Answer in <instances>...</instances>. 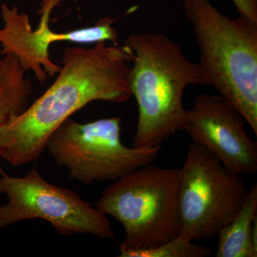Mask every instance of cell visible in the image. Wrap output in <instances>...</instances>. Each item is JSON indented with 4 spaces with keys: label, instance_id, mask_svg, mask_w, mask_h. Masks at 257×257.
Wrapping results in <instances>:
<instances>
[{
    "label": "cell",
    "instance_id": "1",
    "mask_svg": "<svg viewBox=\"0 0 257 257\" xmlns=\"http://www.w3.org/2000/svg\"><path fill=\"white\" fill-rule=\"evenodd\" d=\"M133 52L126 45L64 51L58 77L30 107L13 114L0 128V158L13 167L34 162L46 150L52 134L71 115L94 101L123 103L133 96L130 85Z\"/></svg>",
    "mask_w": 257,
    "mask_h": 257
},
{
    "label": "cell",
    "instance_id": "2",
    "mask_svg": "<svg viewBox=\"0 0 257 257\" xmlns=\"http://www.w3.org/2000/svg\"><path fill=\"white\" fill-rule=\"evenodd\" d=\"M124 45L133 52L130 85L138 106L133 147L162 146L172 135L185 130L186 88L208 85L207 76L200 64L189 60L178 44L164 34H133Z\"/></svg>",
    "mask_w": 257,
    "mask_h": 257
},
{
    "label": "cell",
    "instance_id": "3",
    "mask_svg": "<svg viewBox=\"0 0 257 257\" xmlns=\"http://www.w3.org/2000/svg\"><path fill=\"white\" fill-rule=\"evenodd\" d=\"M208 85L242 114L257 135V25L231 19L209 0H183Z\"/></svg>",
    "mask_w": 257,
    "mask_h": 257
},
{
    "label": "cell",
    "instance_id": "4",
    "mask_svg": "<svg viewBox=\"0 0 257 257\" xmlns=\"http://www.w3.org/2000/svg\"><path fill=\"white\" fill-rule=\"evenodd\" d=\"M179 169L150 165L133 171L106 188L96 203L125 231L119 254L150 249L179 234Z\"/></svg>",
    "mask_w": 257,
    "mask_h": 257
},
{
    "label": "cell",
    "instance_id": "5",
    "mask_svg": "<svg viewBox=\"0 0 257 257\" xmlns=\"http://www.w3.org/2000/svg\"><path fill=\"white\" fill-rule=\"evenodd\" d=\"M248 191L241 178L198 144L179 169V234L192 241L217 236L242 207Z\"/></svg>",
    "mask_w": 257,
    "mask_h": 257
},
{
    "label": "cell",
    "instance_id": "6",
    "mask_svg": "<svg viewBox=\"0 0 257 257\" xmlns=\"http://www.w3.org/2000/svg\"><path fill=\"white\" fill-rule=\"evenodd\" d=\"M121 119L106 118L80 124L67 119L47 143L57 163L71 178L86 184L116 181L157 158L162 146L126 147L121 140Z\"/></svg>",
    "mask_w": 257,
    "mask_h": 257
},
{
    "label": "cell",
    "instance_id": "7",
    "mask_svg": "<svg viewBox=\"0 0 257 257\" xmlns=\"http://www.w3.org/2000/svg\"><path fill=\"white\" fill-rule=\"evenodd\" d=\"M0 194H6L8 199L0 205V228L41 219L61 235L88 234L114 240L105 214L74 191L47 182L35 167L23 177L2 174Z\"/></svg>",
    "mask_w": 257,
    "mask_h": 257
},
{
    "label": "cell",
    "instance_id": "8",
    "mask_svg": "<svg viewBox=\"0 0 257 257\" xmlns=\"http://www.w3.org/2000/svg\"><path fill=\"white\" fill-rule=\"evenodd\" d=\"M62 0H42L39 14L40 23L34 30L26 13H20L18 7L10 8L1 5V15L4 27L0 29V45L3 47L0 55L13 54L16 56L25 72L32 71L40 83L47 77H53L60 72L61 67L50 59L51 44L69 42L77 44H96L111 41L118 45L117 32L113 28L114 19L101 18L89 28L67 32H55L50 29L51 14Z\"/></svg>",
    "mask_w": 257,
    "mask_h": 257
},
{
    "label": "cell",
    "instance_id": "9",
    "mask_svg": "<svg viewBox=\"0 0 257 257\" xmlns=\"http://www.w3.org/2000/svg\"><path fill=\"white\" fill-rule=\"evenodd\" d=\"M185 130L192 139L239 176L257 172V144L245 130L246 119L221 95L199 94L187 110Z\"/></svg>",
    "mask_w": 257,
    "mask_h": 257
},
{
    "label": "cell",
    "instance_id": "10",
    "mask_svg": "<svg viewBox=\"0 0 257 257\" xmlns=\"http://www.w3.org/2000/svg\"><path fill=\"white\" fill-rule=\"evenodd\" d=\"M257 219V184L248 191L242 207L232 221L221 230L216 257H256L251 236Z\"/></svg>",
    "mask_w": 257,
    "mask_h": 257
},
{
    "label": "cell",
    "instance_id": "11",
    "mask_svg": "<svg viewBox=\"0 0 257 257\" xmlns=\"http://www.w3.org/2000/svg\"><path fill=\"white\" fill-rule=\"evenodd\" d=\"M25 72L13 54H7L0 60V128L11 115L20 114L28 108L32 83ZM0 173H4L1 167Z\"/></svg>",
    "mask_w": 257,
    "mask_h": 257
},
{
    "label": "cell",
    "instance_id": "12",
    "mask_svg": "<svg viewBox=\"0 0 257 257\" xmlns=\"http://www.w3.org/2000/svg\"><path fill=\"white\" fill-rule=\"evenodd\" d=\"M192 240L178 235L163 244L150 249L130 251L120 257H207L211 251L207 246L193 242Z\"/></svg>",
    "mask_w": 257,
    "mask_h": 257
},
{
    "label": "cell",
    "instance_id": "13",
    "mask_svg": "<svg viewBox=\"0 0 257 257\" xmlns=\"http://www.w3.org/2000/svg\"><path fill=\"white\" fill-rule=\"evenodd\" d=\"M240 16L257 25V0H231Z\"/></svg>",
    "mask_w": 257,
    "mask_h": 257
}]
</instances>
